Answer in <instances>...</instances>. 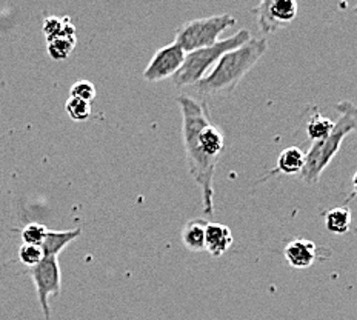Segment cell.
<instances>
[{
	"label": "cell",
	"instance_id": "cell-1",
	"mask_svg": "<svg viewBox=\"0 0 357 320\" xmlns=\"http://www.w3.org/2000/svg\"><path fill=\"white\" fill-rule=\"evenodd\" d=\"M182 114V142L191 177L202 191L205 214H214V174L225 139L210 121L205 102L182 94L177 98Z\"/></svg>",
	"mask_w": 357,
	"mask_h": 320
},
{
	"label": "cell",
	"instance_id": "cell-2",
	"mask_svg": "<svg viewBox=\"0 0 357 320\" xmlns=\"http://www.w3.org/2000/svg\"><path fill=\"white\" fill-rule=\"evenodd\" d=\"M268 49L265 37H251L239 48L223 54L214 70L199 82L196 88L205 94H231L241 80L255 68Z\"/></svg>",
	"mask_w": 357,
	"mask_h": 320
},
{
	"label": "cell",
	"instance_id": "cell-3",
	"mask_svg": "<svg viewBox=\"0 0 357 320\" xmlns=\"http://www.w3.org/2000/svg\"><path fill=\"white\" fill-rule=\"evenodd\" d=\"M251 39V33L248 29H241L234 36L228 37V39L219 40L218 43L211 45V47L200 48L188 53L185 56V62L182 68L173 77L174 84L177 86H191L197 85L200 80L206 76V71L211 68L214 63H218L219 59L227 54L228 51H233L239 48L241 45L248 42Z\"/></svg>",
	"mask_w": 357,
	"mask_h": 320
},
{
	"label": "cell",
	"instance_id": "cell-4",
	"mask_svg": "<svg viewBox=\"0 0 357 320\" xmlns=\"http://www.w3.org/2000/svg\"><path fill=\"white\" fill-rule=\"evenodd\" d=\"M356 131L354 122L345 114L334 122V128L328 136L312 142L308 153H305V167L301 174L302 181L307 185H317L321 181L324 169L330 165V162L334 159L340 150L342 142L349 132Z\"/></svg>",
	"mask_w": 357,
	"mask_h": 320
},
{
	"label": "cell",
	"instance_id": "cell-5",
	"mask_svg": "<svg viewBox=\"0 0 357 320\" xmlns=\"http://www.w3.org/2000/svg\"><path fill=\"white\" fill-rule=\"evenodd\" d=\"M236 22L237 20L231 14H219V16L190 20L177 29L174 42L188 54L196 49L218 43L220 34L236 25Z\"/></svg>",
	"mask_w": 357,
	"mask_h": 320
},
{
	"label": "cell",
	"instance_id": "cell-6",
	"mask_svg": "<svg viewBox=\"0 0 357 320\" xmlns=\"http://www.w3.org/2000/svg\"><path fill=\"white\" fill-rule=\"evenodd\" d=\"M297 0H259L252 8L257 25L265 36L279 31L297 17Z\"/></svg>",
	"mask_w": 357,
	"mask_h": 320
},
{
	"label": "cell",
	"instance_id": "cell-7",
	"mask_svg": "<svg viewBox=\"0 0 357 320\" xmlns=\"http://www.w3.org/2000/svg\"><path fill=\"white\" fill-rule=\"evenodd\" d=\"M39 303L45 314V319H51L50 311V296L61 294V266L57 257H43L39 265L29 268Z\"/></svg>",
	"mask_w": 357,
	"mask_h": 320
},
{
	"label": "cell",
	"instance_id": "cell-8",
	"mask_svg": "<svg viewBox=\"0 0 357 320\" xmlns=\"http://www.w3.org/2000/svg\"><path fill=\"white\" fill-rule=\"evenodd\" d=\"M187 53L176 42L159 48L144 71L146 82H160L174 77L182 68Z\"/></svg>",
	"mask_w": 357,
	"mask_h": 320
},
{
	"label": "cell",
	"instance_id": "cell-9",
	"mask_svg": "<svg viewBox=\"0 0 357 320\" xmlns=\"http://www.w3.org/2000/svg\"><path fill=\"white\" fill-rule=\"evenodd\" d=\"M284 254L289 266L296 268V270H307L314 264L317 257V247L311 241L296 239L287 245Z\"/></svg>",
	"mask_w": 357,
	"mask_h": 320
},
{
	"label": "cell",
	"instance_id": "cell-10",
	"mask_svg": "<svg viewBox=\"0 0 357 320\" xmlns=\"http://www.w3.org/2000/svg\"><path fill=\"white\" fill-rule=\"evenodd\" d=\"M233 233L227 225L208 222L205 234V251L210 252L213 257H222L233 247Z\"/></svg>",
	"mask_w": 357,
	"mask_h": 320
},
{
	"label": "cell",
	"instance_id": "cell-11",
	"mask_svg": "<svg viewBox=\"0 0 357 320\" xmlns=\"http://www.w3.org/2000/svg\"><path fill=\"white\" fill-rule=\"evenodd\" d=\"M305 167V153L297 146H288L287 150L282 151L278 158L276 162V168L270 171L271 176L276 174H284V176H296V174H302Z\"/></svg>",
	"mask_w": 357,
	"mask_h": 320
},
{
	"label": "cell",
	"instance_id": "cell-12",
	"mask_svg": "<svg viewBox=\"0 0 357 320\" xmlns=\"http://www.w3.org/2000/svg\"><path fill=\"white\" fill-rule=\"evenodd\" d=\"M208 222L205 219H191L182 228L181 239L183 247L192 252L205 251V234Z\"/></svg>",
	"mask_w": 357,
	"mask_h": 320
},
{
	"label": "cell",
	"instance_id": "cell-13",
	"mask_svg": "<svg viewBox=\"0 0 357 320\" xmlns=\"http://www.w3.org/2000/svg\"><path fill=\"white\" fill-rule=\"evenodd\" d=\"M82 234V228L66 229V231H53L48 229L47 237L42 243V251L45 257H57L66 248V245L76 241Z\"/></svg>",
	"mask_w": 357,
	"mask_h": 320
},
{
	"label": "cell",
	"instance_id": "cell-14",
	"mask_svg": "<svg viewBox=\"0 0 357 320\" xmlns=\"http://www.w3.org/2000/svg\"><path fill=\"white\" fill-rule=\"evenodd\" d=\"M351 211L348 206L331 208L325 213V227L333 234H347L351 229Z\"/></svg>",
	"mask_w": 357,
	"mask_h": 320
},
{
	"label": "cell",
	"instance_id": "cell-15",
	"mask_svg": "<svg viewBox=\"0 0 357 320\" xmlns=\"http://www.w3.org/2000/svg\"><path fill=\"white\" fill-rule=\"evenodd\" d=\"M74 47H76V37L59 36L54 37V39L47 40L48 54L54 61H65V59H68Z\"/></svg>",
	"mask_w": 357,
	"mask_h": 320
},
{
	"label": "cell",
	"instance_id": "cell-16",
	"mask_svg": "<svg viewBox=\"0 0 357 320\" xmlns=\"http://www.w3.org/2000/svg\"><path fill=\"white\" fill-rule=\"evenodd\" d=\"M334 128V122L330 121L328 117H324L322 114L314 113L307 123V134L312 142H317L324 137L328 136V134Z\"/></svg>",
	"mask_w": 357,
	"mask_h": 320
},
{
	"label": "cell",
	"instance_id": "cell-17",
	"mask_svg": "<svg viewBox=\"0 0 357 320\" xmlns=\"http://www.w3.org/2000/svg\"><path fill=\"white\" fill-rule=\"evenodd\" d=\"M66 114L70 116L71 121L74 122H84L91 116V103L80 100L76 98H70L65 103Z\"/></svg>",
	"mask_w": 357,
	"mask_h": 320
},
{
	"label": "cell",
	"instance_id": "cell-18",
	"mask_svg": "<svg viewBox=\"0 0 357 320\" xmlns=\"http://www.w3.org/2000/svg\"><path fill=\"white\" fill-rule=\"evenodd\" d=\"M48 229L40 223H29L24 229H22L20 237L22 242L25 245H34V247H42V243L47 237Z\"/></svg>",
	"mask_w": 357,
	"mask_h": 320
},
{
	"label": "cell",
	"instance_id": "cell-19",
	"mask_svg": "<svg viewBox=\"0 0 357 320\" xmlns=\"http://www.w3.org/2000/svg\"><path fill=\"white\" fill-rule=\"evenodd\" d=\"M43 257L45 256H43L42 247H34V245L22 243V247L19 248V260L28 268L39 265Z\"/></svg>",
	"mask_w": 357,
	"mask_h": 320
},
{
	"label": "cell",
	"instance_id": "cell-20",
	"mask_svg": "<svg viewBox=\"0 0 357 320\" xmlns=\"http://www.w3.org/2000/svg\"><path fill=\"white\" fill-rule=\"evenodd\" d=\"M70 98H76L91 103L96 98V86L89 80H77L70 89Z\"/></svg>",
	"mask_w": 357,
	"mask_h": 320
},
{
	"label": "cell",
	"instance_id": "cell-21",
	"mask_svg": "<svg viewBox=\"0 0 357 320\" xmlns=\"http://www.w3.org/2000/svg\"><path fill=\"white\" fill-rule=\"evenodd\" d=\"M336 109L339 111L340 114L348 116L351 121L354 122L356 126V132H357V105L349 100H342L336 105Z\"/></svg>",
	"mask_w": 357,
	"mask_h": 320
},
{
	"label": "cell",
	"instance_id": "cell-22",
	"mask_svg": "<svg viewBox=\"0 0 357 320\" xmlns=\"http://www.w3.org/2000/svg\"><path fill=\"white\" fill-rule=\"evenodd\" d=\"M354 196H357V169L353 176V196L351 197H354Z\"/></svg>",
	"mask_w": 357,
	"mask_h": 320
},
{
	"label": "cell",
	"instance_id": "cell-23",
	"mask_svg": "<svg viewBox=\"0 0 357 320\" xmlns=\"http://www.w3.org/2000/svg\"><path fill=\"white\" fill-rule=\"evenodd\" d=\"M353 13H354V14H357V5L354 6V10H353Z\"/></svg>",
	"mask_w": 357,
	"mask_h": 320
}]
</instances>
